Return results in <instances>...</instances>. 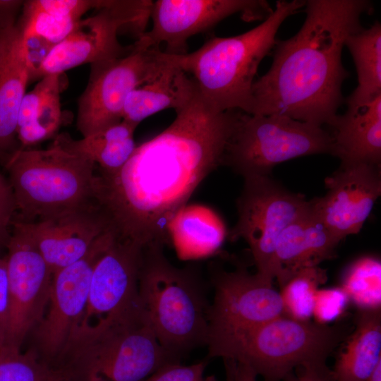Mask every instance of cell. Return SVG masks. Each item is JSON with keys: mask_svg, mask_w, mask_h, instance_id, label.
<instances>
[{"mask_svg": "<svg viewBox=\"0 0 381 381\" xmlns=\"http://www.w3.org/2000/svg\"><path fill=\"white\" fill-rule=\"evenodd\" d=\"M167 64L151 80L128 96L122 110V120L138 124L147 117L167 109L176 112L186 107L198 90L193 79L165 57Z\"/></svg>", "mask_w": 381, "mask_h": 381, "instance_id": "7402d4cb", "label": "cell"}, {"mask_svg": "<svg viewBox=\"0 0 381 381\" xmlns=\"http://www.w3.org/2000/svg\"><path fill=\"white\" fill-rule=\"evenodd\" d=\"M0 381H68L61 370L41 361L30 349L0 351Z\"/></svg>", "mask_w": 381, "mask_h": 381, "instance_id": "83f0119b", "label": "cell"}, {"mask_svg": "<svg viewBox=\"0 0 381 381\" xmlns=\"http://www.w3.org/2000/svg\"><path fill=\"white\" fill-rule=\"evenodd\" d=\"M172 363L181 360L161 345L138 299L118 318L76 328L56 368L68 381H143Z\"/></svg>", "mask_w": 381, "mask_h": 381, "instance_id": "5b68a950", "label": "cell"}, {"mask_svg": "<svg viewBox=\"0 0 381 381\" xmlns=\"http://www.w3.org/2000/svg\"><path fill=\"white\" fill-rule=\"evenodd\" d=\"M16 2L0 4V160L15 150L18 116L30 71L22 32L15 23Z\"/></svg>", "mask_w": 381, "mask_h": 381, "instance_id": "d6986e66", "label": "cell"}, {"mask_svg": "<svg viewBox=\"0 0 381 381\" xmlns=\"http://www.w3.org/2000/svg\"><path fill=\"white\" fill-rule=\"evenodd\" d=\"M214 295L209 308V329L250 325L283 315L272 280L244 268L212 273Z\"/></svg>", "mask_w": 381, "mask_h": 381, "instance_id": "e0dca14e", "label": "cell"}, {"mask_svg": "<svg viewBox=\"0 0 381 381\" xmlns=\"http://www.w3.org/2000/svg\"><path fill=\"white\" fill-rule=\"evenodd\" d=\"M137 126L122 120L80 140L61 134L53 143L90 160L99 173L111 175L127 163L137 147L134 140Z\"/></svg>", "mask_w": 381, "mask_h": 381, "instance_id": "cb8c5ba5", "label": "cell"}, {"mask_svg": "<svg viewBox=\"0 0 381 381\" xmlns=\"http://www.w3.org/2000/svg\"><path fill=\"white\" fill-rule=\"evenodd\" d=\"M381 264L373 257L361 258L345 271L341 287L358 310L380 308Z\"/></svg>", "mask_w": 381, "mask_h": 381, "instance_id": "4316f807", "label": "cell"}, {"mask_svg": "<svg viewBox=\"0 0 381 381\" xmlns=\"http://www.w3.org/2000/svg\"><path fill=\"white\" fill-rule=\"evenodd\" d=\"M152 4V1L147 0H102L98 12L77 22L30 75V81L125 55L131 45L120 44L119 31L131 25L142 35L150 18Z\"/></svg>", "mask_w": 381, "mask_h": 381, "instance_id": "9c48e42d", "label": "cell"}, {"mask_svg": "<svg viewBox=\"0 0 381 381\" xmlns=\"http://www.w3.org/2000/svg\"><path fill=\"white\" fill-rule=\"evenodd\" d=\"M381 362V311L358 310L354 330L345 343L333 370L336 381H366Z\"/></svg>", "mask_w": 381, "mask_h": 381, "instance_id": "603a6c76", "label": "cell"}, {"mask_svg": "<svg viewBox=\"0 0 381 381\" xmlns=\"http://www.w3.org/2000/svg\"><path fill=\"white\" fill-rule=\"evenodd\" d=\"M327 189L312 200L315 213L341 241L358 233L381 193L380 165L341 163L325 179Z\"/></svg>", "mask_w": 381, "mask_h": 381, "instance_id": "2e32d148", "label": "cell"}, {"mask_svg": "<svg viewBox=\"0 0 381 381\" xmlns=\"http://www.w3.org/2000/svg\"><path fill=\"white\" fill-rule=\"evenodd\" d=\"M306 1H277L255 28L231 37H214L198 49L166 59L193 79L200 96L214 110L250 114L252 87L258 66L277 43L282 23L304 7Z\"/></svg>", "mask_w": 381, "mask_h": 381, "instance_id": "277c9868", "label": "cell"}, {"mask_svg": "<svg viewBox=\"0 0 381 381\" xmlns=\"http://www.w3.org/2000/svg\"><path fill=\"white\" fill-rule=\"evenodd\" d=\"M4 164L22 221L98 205L97 166L54 143L44 150L19 148Z\"/></svg>", "mask_w": 381, "mask_h": 381, "instance_id": "8992f818", "label": "cell"}, {"mask_svg": "<svg viewBox=\"0 0 381 381\" xmlns=\"http://www.w3.org/2000/svg\"><path fill=\"white\" fill-rule=\"evenodd\" d=\"M355 63L358 84L346 99L347 106L358 105L381 95V25L350 35L345 41Z\"/></svg>", "mask_w": 381, "mask_h": 381, "instance_id": "d4e9b609", "label": "cell"}, {"mask_svg": "<svg viewBox=\"0 0 381 381\" xmlns=\"http://www.w3.org/2000/svg\"><path fill=\"white\" fill-rule=\"evenodd\" d=\"M143 250L116 236L95 265L87 306L77 328L118 318L138 303Z\"/></svg>", "mask_w": 381, "mask_h": 381, "instance_id": "9a60e30c", "label": "cell"}, {"mask_svg": "<svg viewBox=\"0 0 381 381\" xmlns=\"http://www.w3.org/2000/svg\"><path fill=\"white\" fill-rule=\"evenodd\" d=\"M116 238L112 229L105 231L78 261L53 274L48 306L32 331L40 360L56 368L87 306L95 265Z\"/></svg>", "mask_w": 381, "mask_h": 381, "instance_id": "7c38bea8", "label": "cell"}, {"mask_svg": "<svg viewBox=\"0 0 381 381\" xmlns=\"http://www.w3.org/2000/svg\"><path fill=\"white\" fill-rule=\"evenodd\" d=\"M349 299L340 287L318 289L313 302V314L315 322L328 325L342 315Z\"/></svg>", "mask_w": 381, "mask_h": 381, "instance_id": "f546056e", "label": "cell"}, {"mask_svg": "<svg viewBox=\"0 0 381 381\" xmlns=\"http://www.w3.org/2000/svg\"><path fill=\"white\" fill-rule=\"evenodd\" d=\"M329 126L332 155L341 163L380 165L381 159V95L358 105H349Z\"/></svg>", "mask_w": 381, "mask_h": 381, "instance_id": "44dd1931", "label": "cell"}, {"mask_svg": "<svg viewBox=\"0 0 381 381\" xmlns=\"http://www.w3.org/2000/svg\"><path fill=\"white\" fill-rule=\"evenodd\" d=\"M332 152L331 135L322 126L281 114L242 112L226 145L222 164L243 178L269 176L279 163Z\"/></svg>", "mask_w": 381, "mask_h": 381, "instance_id": "ba28073f", "label": "cell"}, {"mask_svg": "<svg viewBox=\"0 0 381 381\" xmlns=\"http://www.w3.org/2000/svg\"><path fill=\"white\" fill-rule=\"evenodd\" d=\"M17 212L13 193L8 180L0 174V252L6 249L12 224Z\"/></svg>", "mask_w": 381, "mask_h": 381, "instance_id": "d6a6232c", "label": "cell"}, {"mask_svg": "<svg viewBox=\"0 0 381 381\" xmlns=\"http://www.w3.org/2000/svg\"><path fill=\"white\" fill-rule=\"evenodd\" d=\"M207 360L185 365L181 363L167 364L143 381H217L214 375H205Z\"/></svg>", "mask_w": 381, "mask_h": 381, "instance_id": "1f68e13d", "label": "cell"}, {"mask_svg": "<svg viewBox=\"0 0 381 381\" xmlns=\"http://www.w3.org/2000/svg\"><path fill=\"white\" fill-rule=\"evenodd\" d=\"M9 310L8 280L6 257H0V351L5 344Z\"/></svg>", "mask_w": 381, "mask_h": 381, "instance_id": "836d02e7", "label": "cell"}, {"mask_svg": "<svg viewBox=\"0 0 381 381\" xmlns=\"http://www.w3.org/2000/svg\"><path fill=\"white\" fill-rule=\"evenodd\" d=\"M346 332L344 325L282 315L250 325L210 329L206 345L209 357L244 363L265 381H284L294 370L306 381H336L327 360Z\"/></svg>", "mask_w": 381, "mask_h": 381, "instance_id": "3957f363", "label": "cell"}, {"mask_svg": "<svg viewBox=\"0 0 381 381\" xmlns=\"http://www.w3.org/2000/svg\"><path fill=\"white\" fill-rule=\"evenodd\" d=\"M64 82L49 92L31 120L17 129L16 135L23 148L52 138L58 131L62 122L60 94Z\"/></svg>", "mask_w": 381, "mask_h": 381, "instance_id": "f1b7e54d", "label": "cell"}, {"mask_svg": "<svg viewBox=\"0 0 381 381\" xmlns=\"http://www.w3.org/2000/svg\"><path fill=\"white\" fill-rule=\"evenodd\" d=\"M243 180L236 202L238 219L229 238H243L249 246L256 272L273 281L277 238L289 224L311 210L312 201L287 190L269 176Z\"/></svg>", "mask_w": 381, "mask_h": 381, "instance_id": "30bf717a", "label": "cell"}, {"mask_svg": "<svg viewBox=\"0 0 381 381\" xmlns=\"http://www.w3.org/2000/svg\"><path fill=\"white\" fill-rule=\"evenodd\" d=\"M366 381H381V362H380Z\"/></svg>", "mask_w": 381, "mask_h": 381, "instance_id": "d590c367", "label": "cell"}, {"mask_svg": "<svg viewBox=\"0 0 381 381\" xmlns=\"http://www.w3.org/2000/svg\"><path fill=\"white\" fill-rule=\"evenodd\" d=\"M241 112L217 111L198 91L119 171H97V203L118 238L143 248L169 241L171 224L193 193L222 165Z\"/></svg>", "mask_w": 381, "mask_h": 381, "instance_id": "6da1fadb", "label": "cell"}, {"mask_svg": "<svg viewBox=\"0 0 381 381\" xmlns=\"http://www.w3.org/2000/svg\"><path fill=\"white\" fill-rule=\"evenodd\" d=\"M97 1L89 0H33L24 4V7L60 17L80 20L83 14L97 7Z\"/></svg>", "mask_w": 381, "mask_h": 381, "instance_id": "4dcf8cb0", "label": "cell"}, {"mask_svg": "<svg viewBox=\"0 0 381 381\" xmlns=\"http://www.w3.org/2000/svg\"><path fill=\"white\" fill-rule=\"evenodd\" d=\"M284 381H306L301 379L298 378L295 375H291L288 377L286 379H285Z\"/></svg>", "mask_w": 381, "mask_h": 381, "instance_id": "8d00e7d4", "label": "cell"}, {"mask_svg": "<svg viewBox=\"0 0 381 381\" xmlns=\"http://www.w3.org/2000/svg\"><path fill=\"white\" fill-rule=\"evenodd\" d=\"M298 32L277 41L268 71L254 81L249 114H281L329 126L342 102L349 72L341 62L346 38L363 28L365 0H308Z\"/></svg>", "mask_w": 381, "mask_h": 381, "instance_id": "7a4b0ae2", "label": "cell"}, {"mask_svg": "<svg viewBox=\"0 0 381 381\" xmlns=\"http://www.w3.org/2000/svg\"><path fill=\"white\" fill-rule=\"evenodd\" d=\"M166 64L159 47L146 46L139 39L125 55L91 64L87 87L78 100L77 128L83 137L121 121L129 94Z\"/></svg>", "mask_w": 381, "mask_h": 381, "instance_id": "8fae6325", "label": "cell"}, {"mask_svg": "<svg viewBox=\"0 0 381 381\" xmlns=\"http://www.w3.org/2000/svg\"><path fill=\"white\" fill-rule=\"evenodd\" d=\"M272 11L267 1L259 0H157L151 8L152 28L138 39L148 47L165 43V53L183 54L190 37L233 14L252 21L267 18Z\"/></svg>", "mask_w": 381, "mask_h": 381, "instance_id": "5bb4252c", "label": "cell"}, {"mask_svg": "<svg viewBox=\"0 0 381 381\" xmlns=\"http://www.w3.org/2000/svg\"><path fill=\"white\" fill-rule=\"evenodd\" d=\"M6 250L9 310L2 350L21 351L46 312L53 273L15 219Z\"/></svg>", "mask_w": 381, "mask_h": 381, "instance_id": "4fadbf2b", "label": "cell"}, {"mask_svg": "<svg viewBox=\"0 0 381 381\" xmlns=\"http://www.w3.org/2000/svg\"><path fill=\"white\" fill-rule=\"evenodd\" d=\"M163 248L158 244L143 248L138 295L157 339L181 360L206 344L210 305L194 271L174 266Z\"/></svg>", "mask_w": 381, "mask_h": 381, "instance_id": "52a82bcc", "label": "cell"}, {"mask_svg": "<svg viewBox=\"0 0 381 381\" xmlns=\"http://www.w3.org/2000/svg\"><path fill=\"white\" fill-rule=\"evenodd\" d=\"M327 279L326 270L318 266L303 268L294 274L280 286L283 315L299 321H309L315 293Z\"/></svg>", "mask_w": 381, "mask_h": 381, "instance_id": "484cf974", "label": "cell"}, {"mask_svg": "<svg viewBox=\"0 0 381 381\" xmlns=\"http://www.w3.org/2000/svg\"><path fill=\"white\" fill-rule=\"evenodd\" d=\"M339 242L312 207L308 213L284 228L277 238L274 278L279 287L300 270L333 258Z\"/></svg>", "mask_w": 381, "mask_h": 381, "instance_id": "ffe728a7", "label": "cell"}, {"mask_svg": "<svg viewBox=\"0 0 381 381\" xmlns=\"http://www.w3.org/2000/svg\"><path fill=\"white\" fill-rule=\"evenodd\" d=\"M226 381H257L256 373L247 365L231 358H224Z\"/></svg>", "mask_w": 381, "mask_h": 381, "instance_id": "e575fe53", "label": "cell"}, {"mask_svg": "<svg viewBox=\"0 0 381 381\" xmlns=\"http://www.w3.org/2000/svg\"><path fill=\"white\" fill-rule=\"evenodd\" d=\"M15 220L37 248L53 274L82 258L95 241L111 227L99 205L33 222Z\"/></svg>", "mask_w": 381, "mask_h": 381, "instance_id": "ac0fdd59", "label": "cell"}]
</instances>
